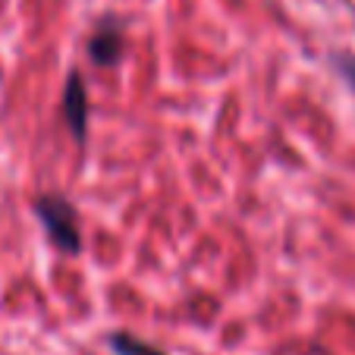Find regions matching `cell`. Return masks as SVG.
Returning a JSON list of instances; mask_svg holds the SVG:
<instances>
[{"label": "cell", "mask_w": 355, "mask_h": 355, "mask_svg": "<svg viewBox=\"0 0 355 355\" xmlns=\"http://www.w3.org/2000/svg\"><path fill=\"white\" fill-rule=\"evenodd\" d=\"M334 67L340 69L343 79H346L349 85L355 88V57H349V54H346V57H334Z\"/></svg>", "instance_id": "5"}, {"label": "cell", "mask_w": 355, "mask_h": 355, "mask_svg": "<svg viewBox=\"0 0 355 355\" xmlns=\"http://www.w3.org/2000/svg\"><path fill=\"white\" fill-rule=\"evenodd\" d=\"M88 54H92V60L101 63V67H114V63L123 57V32L114 19L98 26V32H94L92 41H88Z\"/></svg>", "instance_id": "3"}, {"label": "cell", "mask_w": 355, "mask_h": 355, "mask_svg": "<svg viewBox=\"0 0 355 355\" xmlns=\"http://www.w3.org/2000/svg\"><path fill=\"white\" fill-rule=\"evenodd\" d=\"M110 349H114L116 355H164L157 346H151V343L139 340V336H132V334H114L110 336Z\"/></svg>", "instance_id": "4"}, {"label": "cell", "mask_w": 355, "mask_h": 355, "mask_svg": "<svg viewBox=\"0 0 355 355\" xmlns=\"http://www.w3.org/2000/svg\"><path fill=\"white\" fill-rule=\"evenodd\" d=\"M63 116H67V126L76 139H85L88 129V94H85V82H82V73L73 69L67 79V92H63Z\"/></svg>", "instance_id": "2"}, {"label": "cell", "mask_w": 355, "mask_h": 355, "mask_svg": "<svg viewBox=\"0 0 355 355\" xmlns=\"http://www.w3.org/2000/svg\"><path fill=\"white\" fill-rule=\"evenodd\" d=\"M35 214L41 217L47 236L60 248L63 255H76L82 248V236H79V217H76V208L60 195H41L35 201Z\"/></svg>", "instance_id": "1"}]
</instances>
